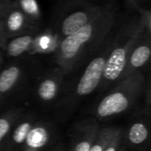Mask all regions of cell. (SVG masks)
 <instances>
[{"mask_svg": "<svg viewBox=\"0 0 151 151\" xmlns=\"http://www.w3.org/2000/svg\"><path fill=\"white\" fill-rule=\"evenodd\" d=\"M1 20L8 40L38 29V26L24 14L13 1Z\"/></svg>", "mask_w": 151, "mask_h": 151, "instance_id": "8992f818", "label": "cell"}, {"mask_svg": "<svg viewBox=\"0 0 151 151\" xmlns=\"http://www.w3.org/2000/svg\"><path fill=\"white\" fill-rule=\"evenodd\" d=\"M119 151H126V150H125V148H119Z\"/></svg>", "mask_w": 151, "mask_h": 151, "instance_id": "d4e9b609", "label": "cell"}, {"mask_svg": "<svg viewBox=\"0 0 151 151\" xmlns=\"http://www.w3.org/2000/svg\"><path fill=\"white\" fill-rule=\"evenodd\" d=\"M3 62H4V58H3L2 54L0 53V67H1V65H3Z\"/></svg>", "mask_w": 151, "mask_h": 151, "instance_id": "cb8c5ba5", "label": "cell"}, {"mask_svg": "<svg viewBox=\"0 0 151 151\" xmlns=\"http://www.w3.org/2000/svg\"><path fill=\"white\" fill-rule=\"evenodd\" d=\"M36 35V30H34L22 35L9 39L4 48L6 55L10 58H17L27 52L29 53Z\"/></svg>", "mask_w": 151, "mask_h": 151, "instance_id": "4fadbf2b", "label": "cell"}, {"mask_svg": "<svg viewBox=\"0 0 151 151\" xmlns=\"http://www.w3.org/2000/svg\"><path fill=\"white\" fill-rule=\"evenodd\" d=\"M12 2V0H0V19L4 17V15L9 9Z\"/></svg>", "mask_w": 151, "mask_h": 151, "instance_id": "ffe728a7", "label": "cell"}, {"mask_svg": "<svg viewBox=\"0 0 151 151\" xmlns=\"http://www.w3.org/2000/svg\"><path fill=\"white\" fill-rule=\"evenodd\" d=\"M131 3H132V4L134 5V6H135L136 8L139 6V4H140V2L142 1V0H129Z\"/></svg>", "mask_w": 151, "mask_h": 151, "instance_id": "7402d4cb", "label": "cell"}, {"mask_svg": "<svg viewBox=\"0 0 151 151\" xmlns=\"http://www.w3.org/2000/svg\"><path fill=\"white\" fill-rule=\"evenodd\" d=\"M52 132L49 123L36 121L19 151H44L52 138Z\"/></svg>", "mask_w": 151, "mask_h": 151, "instance_id": "9c48e42d", "label": "cell"}, {"mask_svg": "<svg viewBox=\"0 0 151 151\" xmlns=\"http://www.w3.org/2000/svg\"><path fill=\"white\" fill-rule=\"evenodd\" d=\"M104 6L105 5L85 4L75 7L73 10L69 12L61 19L60 26L58 27L59 31L57 33L59 39L61 40L84 27L97 16L104 10Z\"/></svg>", "mask_w": 151, "mask_h": 151, "instance_id": "5b68a950", "label": "cell"}, {"mask_svg": "<svg viewBox=\"0 0 151 151\" xmlns=\"http://www.w3.org/2000/svg\"><path fill=\"white\" fill-rule=\"evenodd\" d=\"M116 5L105 4L104 10L84 27L60 40L55 51L58 69L65 75L71 73L81 59L101 45L117 22Z\"/></svg>", "mask_w": 151, "mask_h": 151, "instance_id": "6da1fadb", "label": "cell"}, {"mask_svg": "<svg viewBox=\"0 0 151 151\" xmlns=\"http://www.w3.org/2000/svg\"><path fill=\"white\" fill-rule=\"evenodd\" d=\"M7 41H8V38L6 37V35H5L2 20L0 19V50H2V49L4 50Z\"/></svg>", "mask_w": 151, "mask_h": 151, "instance_id": "44dd1931", "label": "cell"}, {"mask_svg": "<svg viewBox=\"0 0 151 151\" xmlns=\"http://www.w3.org/2000/svg\"><path fill=\"white\" fill-rule=\"evenodd\" d=\"M108 42H109L104 44L103 50L88 63L85 68L75 88L77 97L81 98L87 96L100 86L105 62L111 48L112 40L110 39Z\"/></svg>", "mask_w": 151, "mask_h": 151, "instance_id": "277c9868", "label": "cell"}, {"mask_svg": "<svg viewBox=\"0 0 151 151\" xmlns=\"http://www.w3.org/2000/svg\"><path fill=\"white\" fill-rule=\"evenodd\" d=\"M37 119L35 114H23L13 126L2 151H19L25 142L30 130L36 123Z\"/></svg>", "mask_w": 151, "mask_h": 151, "instance_id": "ba28073f", "label": "cell"}, {"mask_svg": "<svg viewBox=\"0 0 151 151\" xmlns=\"http://www.w3.org/2000/svg\"><path fill=\"white\" fill-rule=\"evenodd\" d=\"M60 39L57 33H53L50 30H46L35 35L29 53L44 54L56 51Z\"/></svg>", "mask_w": 151, "mask_h": 151, "instance_id": "5bb4252c", "label": "cell"}, {"mask_svg": "<svg viewBox=\"0 0 151 151\" xmlns=\"http://www.w3.org/2000/svg\"><path fill=\"white\" fill-rule=\"evenodd\" d=\"M147 29L151 30L150 12L140 9V16L125 25L112 40L100 83L103 88L120 80L131 50Z\"/></svg>", "mask_w": 151, "mask_h": 151, "instance_id": "7a4b0ae2", "label": "cell"}, {"mask_svg": "<svg viewBox=\"0 0 151 151\" xmlns=\"http://www.w3.org/2000/svg\"><path fill=\"white\" fill-rule=\"evenodd\" d=\"M150 56L151 30L147 29L131 50L120 80L136 71H140V69L149 62Z\"/></svg>", "mask_w": 151, "mask_h": 151, "instance_id": "52a82bcc", "label": "cell"}, {"mask_svg": "<svg viewBox=\"0 0 151 151\" xmlns=\"http://www.w3.org/2000/svg\"><path fill=\"white\" fill-rule=\"evenodd\" d=\"M118 127L99 128L89 151H104L109 142L116 134Z\"/></svg>", "mask_w": 151, "mask_h": 151, "instance_id": "ac0fdd59", "label": "cell"}, {"mask_svg": "<svg viewBox=\"0 0 151 151\" xmlns=\"http://www.w3.org/2000/svg\"><path fill=\"white\" fill-rule=\"evenodd\" d=\"M22 74V68L19 65H8L0 72V105L17 88Z\"/></svg>", "mask_w": 151, "mask_h": 151, "instance_id": "7c38bea8", "label": "cell"}, {"mask_svg": "<svg viewBox=\"0 0 151 151\" xmlns=\"http://www.w3.org/2000/svg\"><path fill=\"white\" fill-rule=\"evenodd\" d=\"M64 75L58 68L41 80L36 88V96L41 102L50 104L57 99L62 88Z\"/></svg>", "mask_w": 151, "mask_h": 151, "instance_id": "30bf717a", "label": "cell"}, {"mask_svg": "<svg viewBox=\"0 0 151 151\" xmlns=\"http://www.w3.org/2000/svg\"><path fill=\"white\" fill-rule=\"evenodd\" d=\"M122 142V131L119 128L104 151H119Z\"/></svg>", "mask_w": 151, "mask_h": 151, "instance_id": "d6986e66", "label": "cell"}, {"mask_svg": "<svg viewBox=\"0 0 151 151\" xmlns=\"http://www.w3.org/2000/svg\"><path fill=\"white\" fill-rule=\"evenodd\" d=\"M144 87L145 77L141 71H136L121 79L99 102L96 108V117L104 119L127 111L138 100Z\"/></svg>", "mask_w": 151, "mask_h": 151, "instance_id": "3957f363", "label": "cell"}, {"mask_svg": "<svg viewBox=\"0 0 151 151\" xmlns=\"http://www.w3.org/2000/svg\"><path fill=\"white\" fill-rule=\"evenodd\" d=\"M53 151H65V150H64V148L63 147H61V146H58V147H57L55 150Z\"/></svg>", "mask_w": 151, "mask_h": 151, "instance_id": "603a6c76", "label": "cell"}, {"mask_svg": "<svg viewBox=\"0 0 151 151\" xmlns=\"http://www.w3.org/2000/svg\"><path fill=\"white\" fill-rule=\"evenodd\" d=\"M24 112V108L14 107L0 114V151L3 150L13 126Z\"/></svg>", "mask_w": 151, "mask_h": 151, "instance_id": "9a60e30c", "label": "cell"}, {"mask_svg": "<svg viewBox=\"0 0 151 151\" xmlns=\"http://www.w3.org/2000/svg\"><path fill=\"white\" fill-rule=\"evenodd\" d=\"M99 128L98 124L93 119L81 122L76 129L73 145L69 151H89Z\"/></svg>", "mask_w": 151, "mask_h": 151, "instance_id": "8fae6325", "label": "cell"}, {"mask_svg": "<svg viewBox=\"0 0 151 151\" xmlns=\"http://www.w3.org/2000/svg\"><path fill=\"white\" fill-rule=\"evenodd\" d=\"M13 2L30 20L38 26L42 19V12L37 0H14Z\"/></svg>", "mask_w": 151, "mask_h": 151, "instance_id": "e0dca14e", "label": "cell"}, {"mask_svg": "<svg viewBox=\"0 0 151 151\" xmlns=\"http://www.w3.org/2000/svg\"><path fill=\"white\" fill-rule=\"evenodd\" d=\"M149 136V127L143 121L134 122L129 127L127 132V140L131 144L134 146H139L145 143L148 141Z\"/></svg>", "mask_w": 151, "mask_h": 151, "instance_id": "2e32d148", "label": "cell"}]
</instances>
